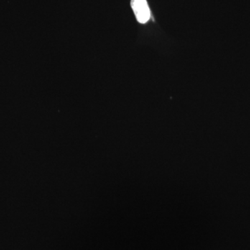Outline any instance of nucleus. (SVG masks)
<instances>
[{
    "label": "nucleus",
    "instance_id": "obj_1",
    "mask_svg": "<svg viewBox=\"0 0 250 250\" xmlns=\"http://www.w3.org/2000/svg\"><path fill=\"white\" fill-rule=\"evenodd\" d=\"M131 6L138 22L145 24L150 19V9L147 0H131Z\"/></svg>",
    "mask_w": 250,
    "mask_h": 250
}]
</instances>
